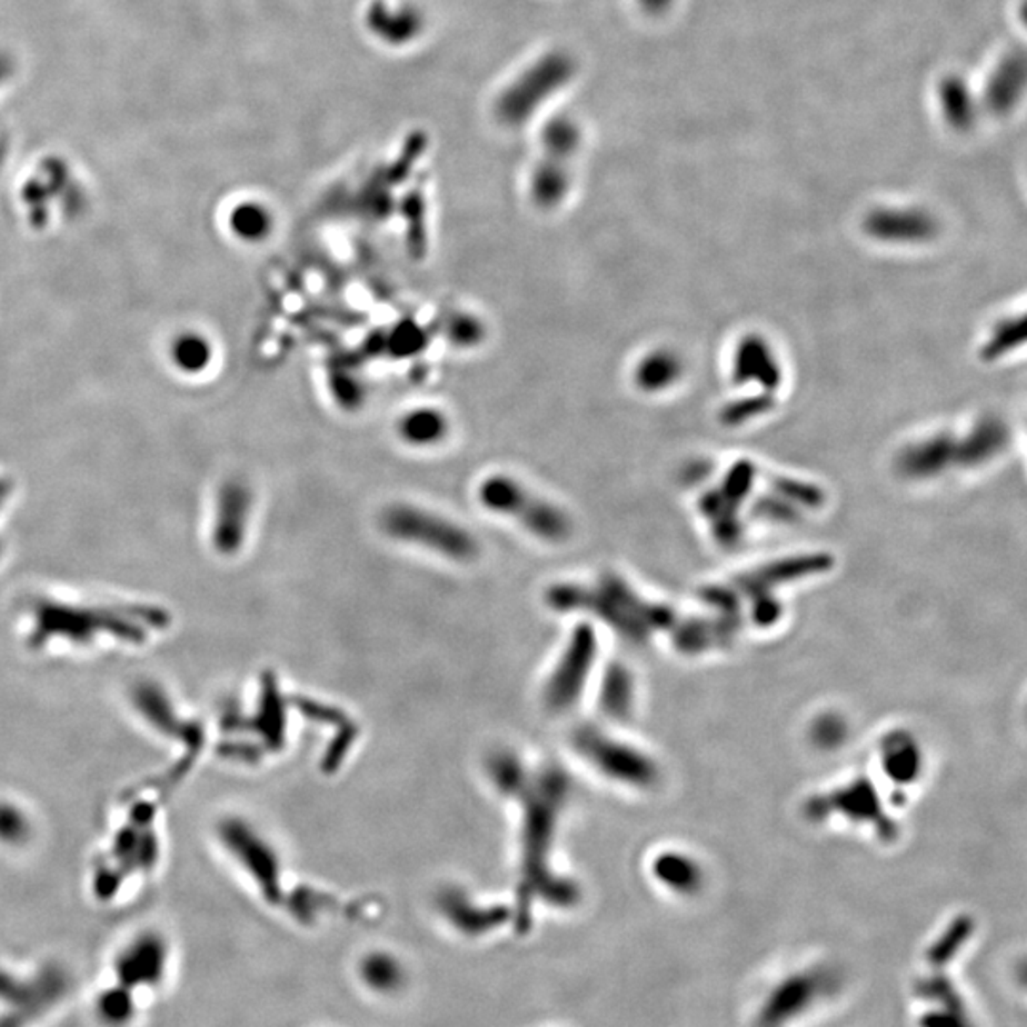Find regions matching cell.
Here are the masks:
<instances>
[{
	"label": "cell",
	"instance_id": "cell-1",
	"mask_svg": "<svg viewBox=\"0 0 1027 1027\" xmlns=\"http://www.w3.org/2000/svg\"><path fill=\"white\" fill-rule=\"evenodd\" d=\"M480 501L491 512L520 524L537 539L560 542L571 531L569 516L560 507L539 497L512 476L495 475L481 481Z\"/></svg>",
	"mask_w": 1027,
	"mask_h": 1027
},
{
	"label": "cell",
	"instance_id": "cell-2",
	"mask_svg": "<svg viewBox=\"0 0 1027 1027\" xmlns=\"http://www.w3.org/2000/svg\"><path fill=\"white\" fill-rule=\"evenodd\" d=\"M162 625L160 615L136 611H77V607L40 604L34 611V644L48 636H69L73 641H86L92 634L111 632L133 641L143 639L149 628Z\"/></svg>",
	"mask_w": 1027,
	"mask_h": 1027
},
{
	"label": "cell",
	"instance_id": "cell-3",
	"mask_svg": "<svg viewBox=\"0 0 1027 1027\" xmlns=\"http://www.w3.org/2000/svg\"><path fill=\"white\" fill-rule=\"evenodd\" d=\"M381 529L396 540L419 545L443 558L465 561L478 554V545L467 529L413 505H392L381 514Z\"/></svg>",
	"mask_w": 1027,
	"mask_h": 1027
},
{
	"label": "cell",
	"instance_id": "cell-4",
	"mask_svg": "<svg viewBox=\"0 0 1027 1027\" xmlns=\"http://www.w3.org/2000/svg\"><path fill=\"white\" fill-rule=\"evenodd\" d=\"M831 988L830 976L801 973L772 988L759 1010V1027H784L804 1016Z\"/></svg>",
	"mask_w": 1027,
	"mask_h": 1027
},
{
	"label": "cell",
	"instance_id": "cell-5",
	"mask_svg": "<svg viewBox=\"0 0 1027 1027\" xmlns=\"http://www.w3.org/2000/svg\"><path fill=\"white\" fill-rule=\"evenodd\" d=\"M223 839L232 855L238 856L242 866L256 877L257 885L269 896V900H278V863L269 845H265L240 820L223 824Z\"/></svg>",
	"mask_w": 1027,
	"mask_h": 1027
},
{
	"label": "cell",
	"instance_id": "cell-6",
	"mask_svg": "<svg viewBox=\"0 0 1027 1027\" xmlns=\"http://www.w3.org/2000/svg\"><path fill=\"white\" fill-rule=\"evenodd\" d=\"M251 491L245 481H225L219 489L218 505H216V524H213V540L219 552H237L246 537V529L250 524Z\"/></svg>",
	"mask_w": 1027,
	"mask_h": 1027
},
{
	"label": "cell",
	"instance_id": "cell-7",
	"mask_svg": "<svg viewBox=\"0 0 1027 1027\" xmlns=\"http://www.w3.org/2000/svg\"><path fill=\"white\" fill-rule=\"evenodd\" d=\"M166 946L159 936L146 935L133 941L117 963L120 986L132 991L138 986H151L162 978Z\"/></svg>",
	"mask_w": 1027,
	"mask_h": 1027
},
{
	"label": "cell",
	"instance_id": "cell-8",
	"mask_svg": "<svg viewBox=\"0 0 1027 1027\" xmlns=\"http://www.w3.org/2000/svg\"><path fill=\"white\" fill-rule=\"evenodd\" d=\"M590 646L592 638L590 636H579L575 639L574 649H569L566 659L561 662L560 670L554 672L547 689V702L554 710H561L569 705H574V698L580 689V679L585 676V670L590 662Z\"/></svg>",
	"mask_w": 1027,
	"mask_h": 1027
},
{
	"label": "cell",
	"instance_id": "cell-9",
	"mask_svg": "<svg viewBox=\"0 0 1027 1027\" xmlns=\"http://www.w3.org/2000/svg\"><path fill=\"white\" fill-rule=\"evenodd\" d=\"M398 436L413 448H432L449 435L448 417L440 409H411L398 421Z\"/></svg>",
	"mask_w": 1027,
	"mask_h": 1027
},
{
	"label": "cell",
	"instance_id": "cell-10",
	"mask_svg": "<svg viewBox=\"0 0 1027 1027\" xmlns=\"http://www.w3.org/2000/svg\"><path fill=\"white\" fill-rule=\"evenodd\" d=\"M136 702H138L139 710L147 714V718L151 719L152 724L164 729V732L171 737L183 738L191 745L197 742L198 732L195 731V727L171 716V706L168 705V698L162 697V692L143 685L136 691Z\"/></svg>",
	"mask_w": 1027,
	"mask_h": 1027
},
{
	"label": "cell",
	"instance_id": "cell-11",
	"mask_svg": "<svg viewBox=\"0 0 1027 1027\" xmlns=\"http://www.w3.org/2000/svg\"><path fill=\"white\" fill-rule=\"evenodd\" d=\"M170 360L173 368L183 371L187 376H197L210 366L213 358V347L208 341V337L197 331L189 333H179L170 342Z\"/></svg>",
	"mask_w": 1027,
	"mask_h": 1027
},
{
	"label": "cell",
	"instance_id": "cell-12",
	"mask_svg": "<svg viewBox=\"0 0 1027 1027\" xmlns=\"http://www.w3.org/2000/svg\"><path fill=\"white\" fill-rule=\"evenodd\" d=\"M229 227L240 240L259 242L269 235L272 223L269 211H265L261 206L242 205L232 210Z\"/></svg>",
	"mask_w": 1027,
	"mask_h": 1027
},
{
	"label": "cell",
	"instance_id": "cell-13",
	"mask_svg": "<svg viewBox=\"0 0 1027 1027\" xmlns=\"http://www.w3.org/2000/svg\"><path fill=\"white\" fill-rule=\"evenodd\" d=\"M363 980L377 991H392L400 988L403 975L400 963L389 955H371L362 967Z\"/></svg>",
	"mask_w": 1027,
	"mask_h": 1027
},
{
	"label": "cell",
	"instance_id": "cell-14",
	"mask_svg": "<svg viewBox=\"0 0 1027 1027\" xmlns=\"http://www.w3.org/2000/svg\"><path fill=\"white\" fill-rule=\"evenodd\" d=\"M99 1018L109 1024V1026H122L132 1018L133 1001L130 989L112 988L99 997L98 1001Z\"/></svg>",
	"mask_w": 1027,
	"mask_h": 1027
},
{
	"label": "cell",
	"instance_id": "cell-15",
	"mask_svg": "<svg viewBox=\"0 0 1027 1027\" xmlns=\"http://www.w3.org/2000/svg\"><path fill=\"white\" fill-rule=\"evenodd\" d=\"M917 994L921 995L923 999H929V1001L940 1003L944 1008H951V1010H967L965 1003H963L961 995L955 989L954 984L944 978V976L935 975L927 978V980L919 981L917 986Z\"/></svg>",
	"mask_w": 1027,
	"mask_h": 1027
},
{
	"label": "cell",
	"instance_id": "cell-16",
	"mask_svg": "<svg viewBox=\"0 0 1027 1027\" xmlns=\"http://www.w3.org/2000/svg\"><path fill=\"white\" fill-rule=\"evenodd\" d=\"M973 930V925L968 921L955 923L954 927L941 936L940 941L935 944L929 951V961L935 967H944L946 963L954 959L955 954L963 948V941L967 940Z\"/></svg>",
	"mask_w": 1027,
	"mask_h": 1027
},
{
	"label": "cell",
	"instance_id": "cell-17",
	"mask_svg": "<svg viewBox=\"0 0 1027 1027\" xmlns=\"http://www.w3.org/2000/svg\"><path fill=\"white\" fill-rule=\"evenodd\" d=\"M921 1027H975V1024L968 1018L967 1010L941 1008L923 1016Z\"/></svg>",
	"mask_w": 1027,
	"mask_h": 1027
},
{
	"label": "cell",
	"instance_id": "cell-18",
	"mask_svg": "<svg viewBox=\"0 0 1027 1027\" xmlns=\"http://www.w3.org/2000/svg\"><path fill=\"white\" fill-rule=\"evenodd\" d=\"M29 995H31V984H20L13 976L7 975L0 968V999H7L12 1003L13 1007L23 1008Z\"/></svg>",
	"mask_w": 1027,
	"mask_h": 1027
},
{
	"label": "cell",
	"instance_id": "cell-19",
	"mask_svg": "<svg viewBox=\"0 0 1027 1027\" xmlns=\"http://www.w3.org/2000/svg\"><path fill=\"white\" fill-rule=\"evenodd\" d=\"M26 834V822L21 820L13 809H0V837L4 839H20Z\"/></svg>",
	"mask_w": 1027,
	"mask_h": 1027
}]
</instances>
